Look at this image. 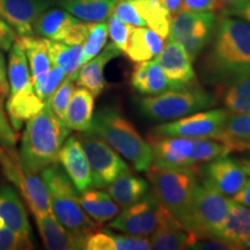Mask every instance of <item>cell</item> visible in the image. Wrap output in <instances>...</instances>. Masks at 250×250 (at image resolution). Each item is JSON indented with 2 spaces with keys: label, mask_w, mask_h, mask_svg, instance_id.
<instances>
[{
  "label": "cell",
  "mask_w": 250,
  "mask_h": 250,
  "mask_svg": "<svg viewBox=\"0 0 250 250\" xmlns=\"http://www.w3.org/2000/svg\"><path fill=\"white\" fill-rule=\"evenodd\" d=\"M211 41V49L202 67L205 81L224 85L250 74L249 21L221 13Z\"/></svg>",
  "instance_id": "1"
},
{
  "label": "cell",
  "mask_w": 250,
  "mask_h": 250,
  "mask_svg": "<svg viewBox=\"0 0 250 250\" xmlns=\"http://www.w3.org/2000/svg\"><path fill=\"white\" fill-rule=\"evenodd\" d=\"M107 21L108 35L110 36L111 43L117 49H120L122 52H124L127 44V40H129L131 27L132 26L123 22L121 19H118L114 14H111Z\"/></svg>",
  "instance_id": "41"
},
{
  "label": "cell",
  "mask_w": 250,
  "mask_h": 250,
  "mask_svg": "<svg viewBox=\"0 0 250 250\" xmlns=\"http://www.w3.org/2000/svg\"><path fill=\"white\" fill-rule=\"evenodd\" d=\"M160 1L171 14V17L179 13L181 9V4H182V0H160Z\"/></svg>",
  "instance_id": "53"
},
{
  "label": "cell",
  "mask_w": 250,
  "mask_h": 250,
  "mask_svg": "<svg viewBox=\"0 0 250 250\" xmlns=\"http://www.w3.org/2000/svg\"><path fill=\"white\" fill-rule=\"evenodd\" d=\"M78 137L89 162L92 187L102 189L130 168L120 154L104 140L88 132Z\"/></svg>",
  "instance_id": "10"
},
{
  "label": "cell",
  "mask_w": 250,
  "mask_h": 250,
  "mask_svg": "<svg viewBox=\"0 0 250 250\" xmlns=\"http://www.w3.org/2000/svg\"><path fill=\"white\" fill-rule=\"evenodd\" d=\"M2 227H6V226H5V223H4V220H2V219L0 218V228H2Z\"/></svg>",
  "instance_id": "56"
},
{
  "label": "cell",
  "mask_w": 250,
  "mask_h": 250,
  "mask_svg": "<svg viewBox=\"0 0 250 250\" xmlns=\"http://www.w3.org/2000/svg\"><path fill=\"white\" fill-rule=\"evenodd\" d=\"M239 165L241 166L242 169L245 170V173L247 174V176H250V158H242L237 160Z\"/></svg>",
  "instance_id": "54"
},
{
  "label": "cell",
  "mask_w": 250,
  "mask_h": 250,
  "mask_svg": "<svg viewBox=\"0 0 250 250\" xmlns=\"http://www.w3.org/2000/svg\"><path fill=\"white\" fill-rule=\"evenodd\" d=\"M149 236L151 249L156 250L190 249V247L198 239L192 232L187 229L169 211Z\"/></svg>",
  "instance_id": "20"
},
{
  "label": "cell",
  "mask_w": 250,
  "mask_h": 250,
  "mask_svg": "<svg viewBox=\"0 0 250 250\" xmlns=\"http://www.w3.org/2000/svg\"><path fill=\"white\" fill-rule=\"evenodd\" d=\"M155 61L175 87L197 81L191 58L177 41L168 40L160 54L155 56Z\"/></svg>",
  "instance_id": "16"
},
{
  "label": "cell",
  "mask_w": 250,
  "mask_h": 250,
  "mask_svg": "<svg viewBox=\"0 0 250 250\" xmlns=\"http://www.w3.org/2000/svg\"><path fill=\"white\" fill-rule=\"evenodd\" d=\"M232 197L234 202L239 203L246 208H250V179H247L241 189Z\"/></svg>",
  "instance_id": "52"
},
{
  "label": "cell",
  "mask_w": 250,
  "mask_h": 250,
  "mask_svg": "<svg viewBox=\"0 0 250 250\" xmlns=\"http://www.w3.org/2000/svg\"><path fill=\"white\" fill-rule=\"evenodd\" d=\"M250 137V112L245 114H235L229 112L225 121L223 131L218 140L229 138H247Z\"/></svg>",
  "instance_id": "38"
},
{
  "label": "cell",
  "mask_w": 250,
  "mask_h": 250,
  "mask_svg": "<svg viewBox=\"0 0 250 250\" xmlns=\"http://www.w3.org/2000/svg\"><path fill=\"white\" fill-rule=\"evenodd\" d=\"M81 208L99 225L112 220L120 212V206L114 202L108 192L87 189L78 195Z\"/></svg>",
  "instance_id": "31"
},
{
  "label": "cell",
  "mask_w": 250,
  "mask_h": 250,
  "mask_svg": "<svg viewBox=\"0 0 250 250\" xmlns=\"http://www.w3.org/2000/svg\"><path fill=\"white\" fill-rule=\"evenodd\" d=\"M107 22H90L89 33L86 37L85 42L83 43V55H81L83 65L102 51L105 43H107Z\"/></svg>",
  "instance_id": "37"
},
{
  "label": "cell",
  "mask_w": 250,
  "mask_h": 250,
  "mask_svg": "<svg viewBox=\"0 0 250 250\" xmlns=\"http://www.w3.org/2000/svg\"><path fill=\"white\" fill-rule=\"evenodd\" d=\"M62 9L85 22H105L117 0H55Z\"/></svg>",
  "instance_id": "30"
},
{
  "label": "cell",
  "mask_w": 250,
  "mask_h": 250,
  "mask_svg": "<svg viewBox=\"0 0 250 250\" xmlns=\"http://www.w3.org/2000/svg\"><path fill=\"white\" fill-rule=\"evenodd\" d=\"M203 175L204 182L225 196L235 195L248 179L239 162L227 155L208 162L203 168Z\"/></svg>",
  "instance_id": "17"
},
{
  "label": "cell",
  "mask_w": 250,
  "mask_h": 250,
  "mask_svg": "<svg viewBox=\"0 0 250 250\" xmlns=\"http://www.w3.org/2000/svg\"><path fill=\"white\" fill-rule=\"evenodd\" d=\"M65 77H66V73L62 67L52 65L44 81L40 85L33 86L34 90H35L37 96L46 104L52 96V94L55 93V90L58 88V86L65 79Z\"/></svg>",
  "instance_id": "40"
},
{
  "label": "cell",
  "mask_w": 250,
  "mask_h": 250,
  "mask_svg": "<svg viewBox=\"0 0 250 250\" xmlns=\"http://www.w3.org/2000/svg\"><path fill=\"white\" fill-rule=\"evenodd\" d=\"M153 165L159 168H188L192 138L162 136L154 133L148 137Z\"/></svg>",
  "instance_id": "15"
},
{
  "label": "cell",
  "mask_w": 250,
  "mask_h": 250,
  "mask_svg": "<svg viewBox=\"0 0 250 250\" xmlns=\"http://www.w3.org/2000/svg\"><path fill=\"white\" fill-rule=\"evenodd\" d=\"M215 22L213 12L180 11L171 19L168 37L180 42L193 62L211 42Z\"/></svg>",
  "instance_id": "9"
},
{
  "label": "cell",
  "mask_w": 250,
  "mask_h": 250,
  "mask_svg": "<svg viewBox=\"0 0 250 250\" xmlns=\"http://www.w3.org/2000/svg\"><path fill=\"white\" fill-rule=\"evenodd\" d=\"M0 218L9 229L31 240V229L26 208L20 196L11 186H4L0 189Z\"/></svg>",
  "instance_id": "22"
},
{
  "label": "cell",
  "mask_w": 250,
  "mask_h": 250,
  "mask_svg": "<svg viewBox=\"0 0 250 250\" xmlns=\"http://www.w3.org/2000/svg\"><path fill=\"white\" fill-rule=\"evenodd\" d=\"M18 139V132L12 127L9 120L6 117L2 103L0 102V145L7 148L15 147Z\"/></svg>",
  "instance_id": "45"
},
{
  "label": "cell",
  "mask_w": 250,
  "mask_h": 250,
  "mask_svg": "<svg viewBox=\"0 0 250 250\" xmlns=\"http://www.w3.org/2000/svg\"><path fill=\"white\" fill-rule=\"evenodd\" d=\"M87 132L104 140L118 154L124 156L137 171H147L152 167L149 144L116 109L105 107L96 111Z\"/></svg>",
  "instance_id": "3"
},
{
  "label": "cell",
  "mask_w": 250,
  "mask_h": 250,
  "mask_svg": "<svg viewBox=\"0 0 250 250\" xmlns=\"http://www.w3.org/2000/svg\"><path fill=\"white\" fill-rule=\"evenodd\" d=\"M221 13L234 15V17L245 19V20L250 22V0L248 1L240 2V4L229 6L221 11Z\"/></svg>",
  "instance_id": "50"
},
{
  "label": "cell",
  "mask_w": 250,
  "mask_h": 250,
  "mask_svg": "<svg viewBox=\"0 0 250 250\" xmlns=\"http://www.w3.org/2000/svg\"><path fill=\"white\" fill-rule=\"evenodd\" d=\"M230 202L232 199H228L224 193L202 181L195 189L186 228L198 239L219 236L229 212Z\"/></svg>",
  "instance_id": "7"
},
{
  "label": "cell",
  "mask_w": 250,
  "mask_h": 250,
  "mask_svg": "<svg viewBox=\"0 0 250 250\" xmlns=\"http://www.w3.org/2000/svg\"><path fill=\"white\" fill-rule=\"evenodd\" d=\"M55 0H0V18L19 36L34 35V23Z\"/></svg>",
  "instance_id": "14"
},
{
  "label": "cell",
  "mask_w": 250,
  "mask_h": 250,
  "mask_svg": "<svg viewBox=\"0 0 250 250\" xmlns=\"http://www.w3.org/2000/svg\"><path fill=\"white\" fill-rule=\"evenodd\" d=\"M136 103L139 111L148 120L168 121L213 107L215 100L195 81L188 85L174 87L156 95L139 98Z\"/></svg>",
  "instance_id": "6"
},
{
  "label": "cell",
  "mask_w": 250,
  "mask_h": 250,
  "mask_svg": "<svg viewBox=\"0 0 250 250\" xmlns=\"http://www.w3.org/2000/svg\"><path fill=\"white\" fill-rule=\"evenodd\" d=\"M226 85L221 101L228 111L235 114L250 112V74L236 78Z\"/></svg>",
  "instance_id": "35"
},
{
  "label": "cell",
  "mask_w": 250,
  "mask_h": 250,
  "mask_svg": "<svg viewBox=\"0 0 250 250\" xmlns=\"http://www.w3.org/2000/svg\"><path fill=\"white\" fill-rule=\"evenodd\" d=\"M131 86L145 96L156 95L175 87L155 59L137 62L131 74Z\"/></svg>",
  "instance_id": "23"
},
{
  "label": "cell",
  "mask_w": 250,
  "mask_h": 250,
  "mask_svg": "<svg viewBox=\"0 0 250 250\" xmlns=\"http://www.w3.org/2000/svg\"><path fill=\"white\" fill-rule=\"evenodd\" d=\"M224 142L228 147L230 148V151H236V152H242V151H250V137L247 138H229L221 140Z\"/></svg>",
  "instance_id": "51"
},
{
  "label": "cell",
  "mask_w": 250,
  "mask_h": 250,
  "mask_svg": "<svg viewBox=\"0 0 250 250\" xmlns=\"http://www.w3.org/2000/svg\"><path fill=\"white\" fill-rule=\"evenodd\" d=\"M0 167L6 179L20 190L34 217L52 212L48 189L42 177L24 169L14 147L0 145Z\"/></svg>",
  "instance_id": "8"
},
{
  "label": "cell",
  "mask_w": 250,
  "mask_h": 250,
  "mask_svg": "<svg viewBox=\"0 0 250 250\" xmlns=\"http://www.w3.org/2000/svg\"><path fill=\"white\" fill-rule=\"evenodd\" d=\"M17 40V33L6 21L0 18V50L9 51Z\"/></svg>",
  "instance_id": "48"
},
{
  "label": "cell",
  "mask_w": 250,
  "mask_h": 250,
  "mask_svg": "<svg viewBox=\"0 0 250 250\" xmlns=\"http://www.w3.org/2000/svg\"><path fill=\"white\" fill-rule=\"evenodd\" d=\"M225 7L219 0H182L180 11L219 12Z\"/></svg>",
  "instance_id": "46"
},
{
  "label": "cell",
  "mask_w": 250,
  "mask_h": 250,
  "mask_svg": "<svg viewBox=\"0 0 250 250\" xmlns=\"http://www.w3.org/2000/svg\"><path fill=\"white\" fill-rule=\"evenodd\" d=\"M168 210L149 191L142 201L134 203L115 217L109 227L127 235L145 237L149 236L160 225Z\"/></svg>",
  "instance_id": "11"
},
{
  "label": "cell",
  "mask_w": 250,
  "mask_h": 250,
  "mask_svg": "<svg viewBox=\"0 0 250 250\" xmlns=\"http://www.w3.org/2000/svg\"><path fill=\"white\" fill-rule=\"evenodd\" d=\"M44 105L45 103L37 96L33 86L17 93H9L6 99V110L12 127L18 132L24 122L39 114Z\"/></svg>",
  "instance_id": "24"
},
{
  "label": "cell",
  "mask_w": 250,
  "mask_h": 250,
  "mask_svg": "<svg viewBox=\"0 0 250 250\" xmlns=\"http://www.w3.org/2000/svg\"><path fill=\"white\" fill-rule=\"evenodd\" d=\"M219 1H220L221 4H223V6H224L225 8H226V7H229V6L240 4V2L248 1V0H219ZM225 8H224V9H225Z\"/></svg>",
  "instance_id": "55"
},
{
  "label": "cell",
  "mask_w": 250,
  "mask_h": 250,
  "mask_svg": "<svg viewBox=\"0 0 250 250\" xmlns=\"http://www.w3.org/2000/svg\"><path fill=\"white\" fill-rule=\"evenodd\" d=\"M112 14L127 24L134 27H145L146 23L140 17L136 6L130 0H117L116 5L112 9Z\"/></svg>",
  "instance_id": "42"
},
{
  "label": "cell",
  "mask_w": 250,
  "mask_h": 250,
  "mask_svg": "<svg viewBox=\"0 0 250 250\" xmlns=\"http://www.w3.org/2000/svg\"><path fill=\"white\" fill-rule=\"evenodd\" d=\"M9 95V83L7 79V68L4 54L0 51V102L4 103Z\"/></svg>",
  "instance_id": "49"
},
{
  "label": "cell",
  "mask_w": 250,
  "mask_h": 250,
  "mask_svg": "<svg viewBox=\"0 0 250 250\" xmlns=\"http://www.w3.org/2000/svg\"><path fill=\"white\" fill-rule=\"evenodd\" d=\"M76 86H74V80L72 78L67 77L66 79L62 80V83L58 86V88L55 90L52 96L50 98L49 107L54 111V114L57 116L59 120L64 122L65 114H66V109L70 102L72 94H73Z\"/></svg>",
  "instance_id": "39"
},
{
  "label": "cell",
  "mask_w": 250,
  "mask_h": 250,
  "mask_svg": "<svg viewBox=\"0 0 250 250\" xmlns=\"http://www.w3.org/2000/svg\"><path fill=\"white\" fill-rule=\"evenodd\" d=\"M71 130L56 116L49 104L27 121L19 156L24 169L41 173L58 162V153Z\"/></svg>",
  "instance_id": "2"
},
{
  "label": "cell",
  "mask_w": 250,
  "mask_h": 250,
  "mask_svg": "<svg viewBox=\"0 0 250 250\" xmlns=\"http://www.w3.org/2000/svg\"><path fill=\"white\" fill-rule=\"evenodd\" d=\"M219 237L226 240L236 249L250 248V210L239 203L230 202L228 215Z\"/></svg>",
  "instance_id": "26"
},
{
  "label": "cell",
  "mask_w": 250,
  "mask_h": 250,
  "mask_svg": "<svg viewBox=\"0 0 250 250\" xmlns=\"http://www.w3.org/2000/svg\"><path fill=\"white\" fill-rule=\"evenodd\" d=\"M17 41L20 43L27 56L28 62H29L31 83L33 86L42 83L48 76L50 68H51V62L48 54V46H46L45 39H37L33 35L20 36Z\"/></svg>",
  "instance_id": "29"
},
{
  "label": "cell",
  "mask_w": 250,
  "mask_h": 250,
  "mask_svg": "<svg viewBox=\"0 0 250 250\" xmlns=\"http://www.w3.org/2000/svg\"><path fill=\"white\" fill-rule=\"evenodd\" d=\"M164 46L165 39L155 31L149 28L132 26L124 54L136 62H146L160 54Z\"/></svg>",
  "instance_id": "25"
},
{
  "label": "cell",
  "mask_w": 250,
  "mask_h": 250,
  "mask_svg": "<svg viewBox=\"0 0 250 250\" xmlns=\"http://www.w3.org/2000/svg\"><path fill=\"white\" fill-rule=\"evenodd\" d=\"M130 1H139V0H130Z\"/></svg>",
  "instance_id": "57"
},
{
  "label": "cell",
  "mask_w": 250,
  "mask_h": 250,
  "mask_svg": "<svg viewBox=\"0 0 250 250\" xmlns=\"http://www.w3.org/2000/svg\"><path fill=\"white\" fill-rule=\"evenodd\" d=\"M94 116V95L85 88H76L68 102L64 123L70 130L87 132Z\"/></svg>",
  "instance_id": "28"
},
{
  "label": "cell",
  "mask_w": 250,
  "mask_h": 250,
  "mask_svg": "<svg viewBox=\"0 0 250 250\" xmlns=\"http://www.w3.org/2000/svg\"><path fill=\"white\" fill-rule=\"evenodd\" d=\"M90 22H85L61 8L46 9L34 23V31L43 39L68 45L83 44L89 33Z\"/></svg>",
  "instance_id": "13"
},
{
  "label": "cell",
  "mask_w": 250,
  "mask_h": 250,
  "mask_svg": "<svg viewBox=\"0 0 250 250\" xmlns=\"http://www.w3.org/2000/svg\"><path fill=\"white\" fill-rule=\"evenodd\" d=\"M232 152L224 142L213 138H192V149L190 153L189 166L196 167V165L213 161L223 158Z\"/></svg>",
  "instance_id": "36"
},
{
  "label": "cell",
  "mask_w": 250,
  "mask_h": 250,
  "mask_svg": "<svg viewBox=\"0 0 250 250\" xmlns=\"http://www.w3.org/2000/svg\"><path fill=\"white\" fill-rule=\"evenodd\" d=\"M107 192L121 208H126L142 199L149 192V184L142 177L134 176L129 171L121 174L107 186Z\"/></svg>",
  "instance_id": "27"
},
{
  "label": "cell",
  "mask_w": 250,
  "mask_h": 250,
  "mask_svg": "<svg viewBox=\"0 0 250 250\" xmlns=\"http://www.w3.org/2000/svg\"><path fill=\"white\" fill-rule=\"evenodd\" d=\"M230 111L227 109H212L208 111H196L190 116L159 125L155 133L162 136L187 137V138L217 139L223 131L225 121Z\"/></svg>",
  "instance_id": "12"
},
{
  "label": "cell",
  "mask_w": 250,
  "mask_h": 250,
  "mask_svg": "<svg viewBox=\"0 0 250 250\" xmlns=\"http://www.w3.org/2000/svg\"><path fill=\"white\" fill-rule=\"evenodd\" d=\"M147 179L156 198L186 227L193 193L199 183L196 167L159 168L152 166L147 170Z\"/></svg>",
  "instance_id": "5"
},
{
  "label": "cell",
  "mask_w": 250,
  "mask_h": 250,
  "mask_svg": "<svg viewBox=\"0 0 250 250\" xmlns=\"http://www.w3.org/2000/svg\"><path fill=\"white\" fill-rule=\"evenodd\" d=\"M7 79L9 83V93H17L19 90L33 86L27 56L17 40L12 48L9 49Z\"/></svg>",
  "instance_id": "33"
},
{
  "label": "cell",
  "mask_w": 250,
  "mask_h": 250,
  "mask_svg": "<svg viewBox=\"0 0 250 250\" xmlns=\"http://www.w3.org/2000/svg\"><path fill=\"white\" fill-rule=\"evenodd\" d=\"M121 54V50L117 49L112 43L107 45V48L103 51L100 52L98 56H95L90 61L85 62L79 68L76 78L78 86L89 90L94 95V98L99 96L105 88V80L104 76H103L105 65L111 59L118 57Z\"/></svg>",
  "instance_id": "21"
},
{
  "label": "cell",
  "mask_w": 250,
  "mask_h": 250,
  "mask_svg": "<svg viewBox=\"0 0 250 250\" xmlns=\"http://www.w3.org/2000/svg\"><path fill=\"white\" fill-rule=\"evenodd\" d=\"M140 17L149 29L155 31L162 39H168L171 27V14L161 4L160 0H139L132 1Z\"/></svg>",
  "instance_id": "34"
},
{
  "label": "cell",
  "mask_w": 250,
  "mask_h": 250,
  "mask_svg": "<svg viewBox=\"0 0 250 250\" xmlns=\"http://www.w3.org/2000/svg\"><path fill=\"white\" fill-rule=\"evenodd\" d=\"M190 249L229 250V249H236V247L219 236H206V237H201V239H197V241L190 247Z\"/></svg>",
  "instance_id": "47"
},
{
  "label": "cell",
  "mask_w": 250,
  "mask_h": 250,
  "mask_svg": "<svg viewBox=\"0 0 250 250\" xmlns=\"http://www.w3.org/2000/svg\"><path fill=\"white\" fill-rule=\"evenodd\" d=\"M30 239L19 235L7 227L0 228V250H22L33 249Z\"/></svg>",
  "instance_id": "43"
},
{
  "label": "cell",
  "mask_w": 250,
  "mask_h": 250,
  "mask_svg": "<svg viewBox=\"0 0 250 250\" xmlns=\"http://www.w3.org/2000/svg\"><path fill=\"white\" fill-rule=\"evenodd\" d=\"M58 162L78 192L85 191L92 187L89 162L78 137L66 138L58 153Z\"/></svg>",
  "instance_id": "18"
},
{
  "label": "cell",
  "mask_w": 250,
  "mask_h": 250,
  "mask_svg": "<svg viewBox=\"0 0 250 250\" xmlns=\"http://www.w3.org/2000/svg\"><path fill=\"white\" fill-rule=\"evenodd\" d=\"M41 177L48 189L52 213L62 226L86 237L99 229V224L81 208L77 189L61 165L55 162L45 167L41 170Z\"/></svg>",
  "instance_id": "4"
},
{
  "label": "cell",
  "mask_w": 250,
  "mask_h": 250,
  "mask_svg": "<svg viewBox=\"0 0 250 250\" xmlns=\"http://www.w3.org/2000/svg\"><path fill=\"white\" fill-rule=\"evenodd\" d=\"M87 250H116L115 234L108 230H95L86 239Z\"/></svg>",
  "instance_id": "44"
},
{
  "label": "cell",
  "mask_w": 250,
  "mask_h": 250,
  "mask_svg": "<svg viewBox=\"0 0 250 250\" xmlns=\"http://www.w3.org/2000/svg\"><path fill=\"white\" fill-rule=\"evenodd\" d=\"M45 42L51 65L62 67L66 73V77H70L76 81L78 71L83 66L81 62L83 44L68 45L48 39H45Z\"/></svg>",
  "instance_id": "32"
},
{
  "label": "cell",
  "mask_w": 250,
  "mask_h": 250,
  "mask_svg": "<svg viewBox=\"0 0 250 250\" xmlns=\"http://www.w3.org/2000/svg\"><path fill=\"white\" fill-rule=\"evenodd\" d=\"M39 232L46 249L80 250L86 249V236H80L65 228L52 212L35 215Z\"/></svg>",
  "instance_id": "19"
}]
</instances>
